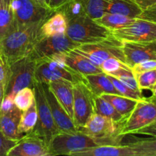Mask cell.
Wrapping results in <instances>:
<instances>
[{
    "label": "cell",
    "mask_w": 156,
    "mask_h": 156,
    "mask_svg": "<svg viewBox=\"0 0 156 156\" xmlns=\"http://www.w3.org/2000/svg\"><path fill=\"white\" fill-rule=\"evenodd\" d=\"M45 20L15 27L0 41V53L9 66L30 54L41 37L40 30Z\"/></svg>",
    "instance_id": "obj_1"
},
{
    "label": "cell",
    "mask_w": 156,
    "mask_h": 156,
    "mask_svg": "<svg viewBox=\"0 0 156 156\" xmlns=\"http://www.w3.org/2000/svg\"><path fill=\"white\" fill-rule=\"evenodd\" d=\"M63 53H56L37 62L34 81L47 84L55 80H66L76 84L84 82V76L79 74L66 64Z\"/></svg>",
    "instance_id": "obj_2"
},
{
    "label": "cell",
    "mask_w": 156,
    "mask_h": 156,
    "mask_svg": "<svg viewBox=\"0 0 156 156\" xmlns=\"http://www.w3.org/2000/svg\"><path fill=\"white\" fill-rule=\"evenodd\" d=\"M125 121L117 122L105 116L94 113L79 130L98 140L101 145H120Z\"/></svg>",
    "instance_id": "obj_3"
},
{
    "label": "cell",
    "mask_w": 156,
    "mask_h": 156,
    "mask_svg": "<svg viewBox=\"0 0 156 156\" xmlns=\"http://www.w3.org/2000/svg\"><path fill=\"white\" fill-rule=\"evenodd\" d=\"M102 146L98 140L80 130L73 133H58L53 136L48 143L50 156L71 155L87 149Z\"/></svg>",
    "instance_id": "obj_4"
},
{
    "label": "cell",
    "mask_w": 156,
    "mask_h": 156,
    "mask_svg": "<svg viewBox=\"0 0 156 156\" xmlns=\"http://www.w3.org/2000/svg\"><path fill=\"white\" fill-rule=\"evenodd\" d=\"M74 50L99 67L105 59L111 57L116 58L126 64L123 51V41L117 39L112 34L98 42L80 44Z\"/></svg>",
    "instance_id": "obj_5"
},
{
    "label": "cell",
    "mask_w": 156,
    "mask_h": 156,
    "mask_svg": "<svg viewBox=\"0 0 156 156\" xmlns=\"http://www.w3.org/2000/svg\"><path fill=\"white\" fill-rule=\"evenodd\" d=\"M111 34V30L85 15L68 21L66 34L74 42L84 44L98 42Z\"/></svg>",
    "instance_id": "obj_6"
},
{
    "label": "cell",
    "mask_w": 156,
    "mask_h": 156,
    "mask_svg": "<svg viewBox=\"0 0 156 156\" xmlns=\"http://www.w3.org/2000/svg\"><path fill=\"white\" fill-rule=\"evenodd\" d=\"M37 62L28 56L11 64L4 95H13L26 87L33 88Z\"/></svg>",
    "instance_id": "obj_7"
},
{
    "label": "cell",
    "mask_w": 156,
    "mask_h": 156,
    "mask_svg": "<svg viewBox=\"0 0 156 156\" xmlns=\"http://www.w3.org/2000/svg\"><path fill=\"white\" fill-rule=\"evenodd\" d=\"M33 90L37 110V123L33 132L42 138L48 145L52 137L58 133L59 130L53 120L51 111L46 98L43 85L34 81Z\"/></svg>",
    "instance_id": "obj_8"
},
{
    "label": "cell",
    "mask_w": 156,
    "mask_h": 156,
    "mask_svg": "<svg viewBox=\"0 0 156 156\" xmlns=\"http://www.w3.org/2000/svg\"><path fill=\"white\" fill-rule=\"evenodd\" d=\"M156 121V98L153 96L143 98L137 101L136 105L128 116L122 129L121 134L125 136L136 134L140 129Z\"/></svg>",
    "instance_id": "obj_9"
},
{
    "label": "cell",
    "mask_w": 156,
    "mask_h": 156,
    "mask_svg": "<svg viewBox=\"0 0 156 156\" xmlns=\"http://www.w3.org/2000/svg\"><path fill=\"white\" fill-rule=\"evenodd\" d=\"M79 45L69 38L66 34L43 37L35 43L28 56L37 62L56 53H66L74 50Z\"/></svg>",
    "instance_id": "obj_10"
},
{
    "label": "cell",
    "mask_w": 156,
    "mask_h": 156,
    "mask_svg": "<svg viewBox=\"0 0 156 156\" xmlns=\"http://www.w3.org/2000/svg\"><path fill=\"white\" fill-rule=\"evenodd\" d=\"M73 116L75 126L79 130L94 113V94L84 82L73 84Z\"/></svg>",
    "instance_id": "obj_11"
},
{
    "label": "cell",
    "mask_w": 156,
    "mask_h": 156,
    "mask_svg": "<svg viewBox=\"0 0 156 156\" xmlns=\"http://www.w3.org/2000/svg\"><path fill=\"white\" fill-rule=\"evenodd\" d=\"M10 7L13 12L15 27L46 20L54 12L39 5L34 0H12Z\"/></svg>",
    "instance_id": "obj_12"
},
{
    "label": "cell",
    "mask_w": 156,
    "mask_h": 156,
    "mask_svg": "<svg viewBox=\"0 0 156 156\" xmlns=\"http://www.w3.org/2000/svg\"><path fill=\"white\" fill-rule=\"evenodd\" d=\"M111 33L115 37L121 41L156 42V24L141 18H136L129 24L113 30Z\"/></svg>",
    "instance_id": "obj_13"
},
{
    "label": "cell",
    "mask_w": 156,
    "mask_h": 156,
    "mask_svg": "<svg viewBox=\"0 0 156 156\" xmlns=\"http://www.w3.org/2000/svg\"><path fill=\"white\" fill-rule=\"evenodd\" d=\"M7 156H50L48 145L32 131L23 136L9 151Z\"/></svg>",
    "instance_id": "obj_14"
},
{
    "label": "cell",
    "mask_w": 156,
    "mask_h": 156,
    "mask_svg": "<svg viewBox=\"0 0 156 156\" xmlns=\"http://www.w3.org/2000/svg\"><path fill=\"white\" fill-rule=\"evenodd\" d=\"M123 51L126 65H134L149 59L156 60V42L140 43L123 41Z\"/></svg>",
    "instance_id": "obj_15"
},
{
    "label": "cell",
    "mask_w": 156,
    "mask_h": 156,
    "mask_svg": "<svg viewBox=\"0 0 156 156\" xmlns=\"http://www.w3.org/2000/svg\"><path fill=\"white\" fill-rule=\"evenodd\" d=\"M46 98L51 111L53 120L59 133H73L78 130L75 126L73 120L60 105L54 94L52 92L47 84H42Z\"/></svg>",
    "instance_id": "obj_16"
},
{
    "label": "cell",
    "mask_w": 156,
    "mask_h": 156,
    "mask_svg": "<svg viewBox=\"0 0 156 156\" xmlns=\"http://www.w3.org/2000/svg\"><path fill=\"white\" fill-rule=\"evenodd\" d=\"M55 97L73 119V84L66 80H55L47 83Z\"/></svg>",
    "instance_id": "obj_17"
},
{
    "label": "cell",
    "mask_w": 156,
    "mask_h": 156,
    "mask_svg": "<svg viewBox=\"0 0 156 156\" xmlns=\"http://www.w3.org/2000/svg\"><path fill=\"white\" fill-rule=\"evenodd\" d=\"M21 112L16 106L8 111H0V130L7 138L14 141H18L23 136L18 133Z\"/></svg>",
    "instance_id": "obj_18"
},
{
    "label": "cell",
    "mask_w": 156,
    "mask_h": 156,
    "mask_svg": "<svg viewBox=\"0 0 156 156\" xmlns=\"http://www.w3.org/2000/svg\"><path fill=\"white\" fill-rule=\"evenodd\" d=\"M63 59L68 66L82 76L102 73L100 67L94 65L83 55L74 50L64 53Z\"/></svg>",
    "instance_id": "obj_19"
},
{
    "label": "cell",
    "mask_w": 156,
    "mask_h": 156,
    "mask_svg": "<svg viewBox=\"0 0 156 156\" xmlns=\"http://www.w3.org/2000/svg\"><path fill=\"white\" fill-rule=\"evenodd\" d=\"M84 83L95 96L103 94H119L108 75L103 72L84 76Z\"/></svg>",
    "instance_id": "obj_20"
},
{
    "label": "cell",
    "mask_w": 156,
    "mask_h": 156,
    "mask_svg": "<svg viewBox=\"0 0 156 156\" xmlns=\"http://www.w3.org/2000/svg\"><path fill=\"white\" fill-rule=\"evenodd\" d=\"M72 156H135L129 145H102L73 153Z\"/></svg>",
    "instance_id": "obj_21"
},
{
    "label": "cell",
    "mask_w": 156,
    "mask_h": 156,
    "mask_svg": "<svg viewBox=\"0 0 156 156\" xmlns=\"http://www.w3.org/2000/svg\"><path fill=\"white\" fill-rule=\"evenodd\" d=\"M68 22L65 15L59 11H55L42 24L40 30L41 37L56 34H66Z\"/></svg>",
    "instance_id": "obj_22"
},
{
    "label": "cell",
    "mask_w": 156,
    "mask_h": 156,
    "mask_svg": "<svg viewBox=\"0 0 156 156\" xmlns=\"http://www.w3.org/2000/svg\"><path fill=\"white\" fill-rule=\"evenodd\" d=\"M142 12L143 10L133 0H109L105 10V13L118 14L131 18H137Z\"/></svg>",
    "instance_id": "obj_23"
},
{
    "label": "cell",
    "mask_w": 156,
    "mask_h": 156,
    "mask_svg": "<svg viewBox=\"0 0 156 156\" xmlns=\"http://www.w3.org/2000/svg\"><path fill=\"white\" fill-rule=\"evenodd\" d=\"M101 97L111 103L114 108L124 117H128L138 101L135 99L129 98L120 94H103Z\"/></svg>",
    "instance_id": "obj_24"
},
{
    "label": "cell",
    "mask_w": 156,
    "mask_h": 156,
    "mask_svg": "<svg viewBox=\"0 0 156 156\" xmlns=\"http://www.w3.org/2000/svg\"><path fill=\"white\" fill-rule=\"evenodd\" d=\"M135 19L136 18H131L118 14L105 13L101 18L95 19L94 21L112 32L113 30L128 25Z\"/></svg>",
    "instance_id": "obj_25"
},
{
    "label": "cell",
    "mask_w": 156,
    "mask_h": 156,
    "mask_svg": "<svg viewBox=\"0 0 156 156\" xmlns=\"http://www.w3.org/2000/svg\"><path fill=\"white\" fill-rule=\"evenodd\" d=\"M37 123V110L34 101L33 105L28 109L21 112V120L18 126V133L21 136L30 133L34 130Z\"/></svg>",
    "instance_id": "obj_26"
},
{
    "label": "cell",
    "mask_w": 156,
    "mask_h": 156,
    "mask_svg": "<svg viewBox=\"0 0 156 156\" xmlns=\"http://www.w3.org/2000/svg\"><path fill=\"white\" fill-rule=\"evenodd\" d=\"M94 113L108 117L117 122L125 121L127 118L122 116L111 103L101 96L94 95Z\"/></svg>",
    "instance_id": "obj_27"
},
{
    "label": "cell",
    "mask_w": 156,
    "mask_h": 156,
    "mask_svg": "<svg viewBox=\"0 0 156 156\" xmlns=\"http://www.w3.org/2000/svg\"><path fill=\"white\" fill-rule=\"evenodd\" d=\"M135 156H156V137L128 143Z\"/></svg>",
    "instance_id": "obj_28"
},
{
    "label": "cell",
    "mask_w": 156,
    "mask_h": 156,
    "mask_svg": "<svg viewBox=\"0 0 156 156\" xmlns=\"http://www.w3.org/2000/svg\"><path fill=\"white\" fill-rule=\"evenodd\" d=\"M56 11L62 12L66 18L67 22L70 20L86 15L85 6L82 0H68Z\"/></svg>",
    "instance_id": "obj_29"
},
{
    "label": "cell",
    "mask_w": 156,
    "mask_h": 156,
    "mask_svg": "<svg viewBox=\"0 0 156 156\" xmlns=\"http://www.w3.org/2000/svg\"><path fill=\"white\" fill-rule=\"evenodd\" d=\"M15 28L14 15L11 7L0 5V41Z\"/></svg>",
    "instance_id": "obj_30"
},
{
    "label": "cell",
    "mask_w": 156,
    "mask_h": 156,
    "mask_svg": "<svg viewBox=\"0 0 156 156\" xmlns=\"http://www.w3.org/2000/svg\"><path fill=\"white\" fill-rule=\"evenodd\" d=\"M35 101L33 88L26 87L22 88L15 94L14 102L17 108L21 111L28 109Z\"/></svg>",
    "instance_id": "obj_31"
},
{
    "label": "cell",
    "mask_w": 156,
    "mask_h": 156,
    "mask_svg": "<svg viewBox=\"0 0 156 156\" xmlns=\"http://www.w3.org/2000/svg\"><path fill=\"white\" fill-rule=\"evenodd\" d=\"M85 6V12L88 17L95 20L105 13L109 0H82Z\"/></svg>",
    "instance_id": "obj_32"
},
{
    "label": "cell",
    "mask_w": 156,
    "mask_h": 156,
    "mask_svg": "<svg viewBox=\"0 0 156 156\" xmlns=\"http://www.w3.org/2000/svg\"><path fill=\"white\" fill-rule=\"evenodd\" d=\"M108 75V78L111 79L113 85H114L116 90L118 91L120 95L124 96V97L129 98L135 99V100L137 101L141 100V99H143L144 98L142 91L133 89V88H130V87L128 86L127 85L124 84L123 82H120L117 78L114 77V76H111V75Z\"/></svg>",
    "instance_id": "obj_33"
},
{
    "label": "cell",
    "mask_w": 156,
    "mask_h": 156,
    "mask_svg": "<svg viewBox=\"0 0 156 156\" xmlns=\"http://www.w3.org/2000/svg\"><path fill=\"white\" fill-rule=\"evenodd\" d=\"M138 88L141 91L150 90L152 91L156 86V69L143 72L134 74Z\"/></svg>",
    "instance_id": "obj_34"
},
{
    "label": "cell",
    "mask_w": 156,
    "mask_h": 156,
    "mask_svg": "<svg viewBox=\"0 0 156 156\" xmlns=\"http://www.w3.org/2000/svg\"><path fill=\"white\" fill-rule=\"evenodd\" d=\"M108 75H111V76L117 78V79H119L120 82H123V83L127 85L128 86H129L130 88H133V89L141 91V90L138 88L135 76H134L133 73L132 71V69H131L130 67H124V68L120 69L115 72V73H111V74Z\"/></svg>",
    "instance_id": "obj_35"
},
{
    "label": "cell",
    "mask_w": 156,
    "mask_h": 156,
    "mask_svg": "<svg viewBox=\"0 0 156 156\" xmlns=\"http://www.w3.org/2000/svg\"><path fill=\"white\" fill-rule=\"evenodd\" d=\"M128 66L126 64L123 63L119 59H116V58H108V59H105L101 65L100 66V68L101 69L102 72L106 74H111L113 73L118 71L119 69L124 67H127Z\"/></svg>",
    "instance_id": "obj_36"
},
{
    "label": "cell",
    "mask_w": 156,
    "mask_h": 156,
    "mask_svg": "<svg viewBox=\"0 0 156 156\" xmlns=\"http://www.w3.org/2000/svg\"><path fill=\"white\" fill-rule=\"evenodd\" d=\"M131 69H132L133 74L149 71V70L156 69V60H155V59H149V60L143 61V62H140L134 65Z\"/></svg>",
    "instance_id": "obj_37"
},
{
    "label": "cell",
    "mask_w": 156,
    "mask_h": 156,
    "mask_svg": "<svg viewBox=\"0 0 156 156\" xmlns=\"http://www.w3.org/2000/svg\"><path fill=\"white\" fill-rule=\"evenodd\" d=\"M17 141L7 138L0 130V156H7L9 151L16 144Z\"/></svg>",
    "instance_id": "obj_38"
},
{
    "label": "cell",
    "mask_w": 156,
    "mask_h": 156,
    "mask_svg": "<svg viewBox=\"0 0 156 156\" xmlns=\"http://www.w3.org/2000/svg\"><path fill=\"white\" fill-rule=\"evenodd\" d=\"M138 18L147 20L156 24V6L150 8L147 10L143 11L141 15L138 17Z\"/></svg>",
    "instance_id": "obj_39"
},
{
    "label": "cell",
    "mask_w": 156,
    "mask_h": 156,
    "mask_svg": "<svg viewBox=\"0 0 156 156\" xmlns=\"http://www.w3.org/2000/svg\"><path fill=\"white\" fill-rule=\"evenodd\" d=\"M14 98H15V96L13 95H4L1 104V107H0L1 112L9 111L15 106V102H14Z\"/></svg>",
    "instance_id": "obj_40"
},
{
    "label": "cell",
    "mask_w": 156,
    "mask_h": 156,
    "mask_svg": "<svg viewBox=\"0 0 156 156\" xmlns=\"http://www.w3.org/2000/svg\"><path fill=\"white\" fill-rule=\"evenodd\" d=\"M136 134H140V135H146L152 137H156V121L152 124L140 129Z\"/></svg>",
    "instance_id": "obj_41"
},
{
    "label": "cell",
    "mask_w": 156,
    "mask_h": 156,
    "mask_svg": "<svg viewBox=\"0 0 156 156\" xmlns=\"http://www.w3.org/2000/svg\"><path fill=\"white\" fill-rule=\"evenodd\" d=\"M143 11L156 6V0H133Z\"/></svg>",
    "instance_id": "obj_42"
},
{
    "label": "cell",
    "mask_w": 156,
    "mask_h": 156,
    "mask_svg": "<svg viewBox=\"0 0 156 156\" xmlns=\"http://www.w3.org/2000/svg\"><path fill=\"white\" fill-rule=\"evenodd\" d=\"M67 1L68 0H50L49 3V9L55 12L62 5L65 4Z\"/></svg>",
    "instance_id": "obj_43"
},
{
    "label": "cell",
    "mask_w": 156,
    "mask_h": 156,
    "mask_svg": "<svg viewBox=\"0 0 156 156\" xmlns=\"http://www.w3.org/2000/svg\"><path fill=\"white\" fill-rule=\"evenodd\" d=\"M34 1L37 4L39 5L42 6V7H44V8H46V9H49L48 6L46 5L45 0H34Z\"/></svg>",
    "instance_id": "obj_44"
},
{
    "label": "cell",
    "mask_w": 156,
    "mask_h": 156,
    "mask_svg": "<svg viewBox=\"0 0 156 156\" xmlns=\"http://www.w3.org/2000/svg\"><path fill=\"white\" fill-rule=\"evenodd\" d=\"M12 0H0V5L2 6H10Z\"/></svg>",
    "instance_id": "obj_45"
},
{
    "label": "cell",
    "mask_w": 156,
    "mask_h": 156,
    "mask_svg": "<svg viewBox=\"0 0 156 156\" xmlns=\"http://www.w3.org/2000/svg\"><path fill=\"white\" fill-rule=\"evenodd\" d=\"M4 94H5L4 88H3V87L0 85V107H1L2 101L3 100V98H4Z\"/></svg>",
    "instance_id": "obj_46"
},
{
    "label": "cell",
    "mask_w": 156,
    "mask_h": 156,
    "mask_svg": "<svg viewBox=\"0 0 156 156\" xmlns=\"http://www.w3.org/2000/svg\"><path fill=\"white\" fill-rule=\"evenodd\" d=\"M152 96L156 98V86L152 90Z\"/></svg>",
    "instance_id": "obj_47"
},
{
    "label": "cell",
    "mask_w": 156,
    "mask_h": 156,
    "mask_svg": "<svg viewBox=\"0 0 156 156\" xmlns=\"http://www.w3.org/2000/svg\"><path fill=\"white\" fill-rule=\"evenodd\" d=\"M50 0H45L46 5H47L48 6V8H49V3H50Z\"/></svg>",
    "instance_id": "obj_48"
}]
</instances>
